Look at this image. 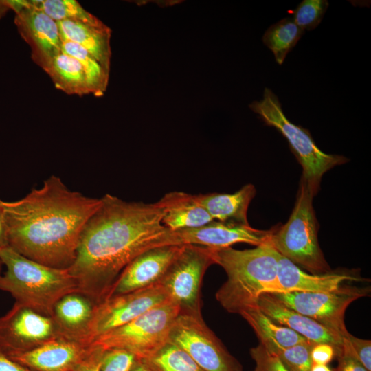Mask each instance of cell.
<instances>
[{"mask_svg":"<svg viewBox=\"0 0 371 371\" xmlns=\"http://www.w3.org/2000/svg\"><path fill=\"white\" fill-rule=\"evenodd\" d=\"M85 223L76 256L69 268L78 292L95 303L104 301L124 269L152 248L175 245L172 231L162 224L159 201H126L106 194Z\"/></svg>","mask_w":371,"mask_h":371,"instance_id":"obj_1","label":"cell"},{"mask_svg":"<svg viewBox=\"0 0 371 371\" xmlns=\"http://www.w3.org/2000/svg\"><path fill=\"white\" fill-rule=\"evenodd\" d=\"M100 203L51 175L23 198L1 201L6 245L45 265L69 269L82 230Z\"/></svg>","mask_w":371,"mask_h":371,"instance_id":"obj_2","label":"cell"},{"mask_svg":"<svg viewBox=\"0 0 371 371\" xmlns=\"http://www.w3.org/2000/svg\"><path fill=\"white\" fill-rule=\"evenodd\" d=\"M214 264L225 270L227 278L216 293V299L227 312L258 306L264 293L280 292L278 280V252L270 238L253 249L212 248Z\"/></svg>","mask_w":371,"mask_h":371,"instance_id":"obj_3","label":"cell"},{"mask_svg":"<svg viewBox=\"0 0 371 371\" xmlns=\"http://www.w3.org/2000/svg\"><path fill=\"white\" fill-rule=\"evenodd\" d=\"M0 260L5 267L0 290L9 293L15 302L49 317L64 295L78 291L69 269H58L29 259L8 245L0 246Z\"/></svg>","mask_w":371,"mask_h":371,"instance_id":"obj_4","label":"cell"},{"mask_svg":"<svg viewBox=\"0 0 371 371\" xmlns=\"http://www.w3.org/2000/svg\"><path fill=\"white\" fill-rule=\"evenodd\" d=\"M314 195L301 179L292 212L284 225H276L270 240L276 251L311 273L331 271L319 247Z\"/></svg>","mask_w":371,"mask_h":371,"instance_id":"obj_5","label":"cell"},{"mask_svg":"<svg viewBox=\"0 0 371 371\" xmlns=\"http://www.w3.org/2000/svg\"><path fill=\"white\" fill-rule=\"evenodd\" d=\"M249 108L264 123L277 129L288 141L292 153L302 168V177L314 195L318 193L323 175L349 159L339 155L327 154L316 145L309 131L291 122L285 116L276 95L265 88L262 99L254 101Z\"/></svg>","mask_w":371,"mask_h":371,"instance_id":"obj_6","label":"cell"},{"mask_svg":"<svg viewBox=\"0 0 371 371\" xmlns=\"http://www.w3.org/2000/svg\"><path fill=\"white\" fill-rule=\"evenodd\" d=\"M180 312L177 304L167 300L128 323L98 337L91 344L104 350L124 349L140 360L146 359L168 342L171 326Z\"/></svg>","mask_w":371,"mask_h":371,"instance_id":"obj_7","label":"cell"},{"mask_svg":"<svg viewBox=\"0 0 371 371\" xmlns=\"http://www.w3.org/2000/svg\"><path fill=\"white\" fill-rule=\"evenodd\" d=\"M212 264V248L182 245L159 282L181 313L201 314V286L206 270Z\"/></svg>","mask_w":371,"mask_h":371,"instance_id":"obj_8","label":"cell"},{"mask_svg":"<svg viewBox=\"0 0 371 371\" xmlns=\"http://www.w3.org/2000/svg\"><path fill=\"white\" fill-rule=\"evenodd\" d=\"M168 341L186 351L204 371H243L240 363L206 325L201 314L180 312Z\"/></svg>","mask_w":371,"mask_h":371,"instance_id":"obj_9","label":"cell"},{"mask_svg":"<svg viewBox=\"0 0 371 371\" xmlns=\"http://www.w3.org/2000/svg\"><path fill=\"white\" fill-rule=\"evenodd\" d=\"M370 289L343 285L330 292L285 291L271 293L285 306L307 316L341 337L348 333L344 323L348 306L366 296Z\"/></svg>","mask_w":371,"mask_h":371,"instance_id":"obj_10","label":"cell"},{"mask_svg":"<svg viewBox=\"0 0 371 371\" xmlns=\"http://www.w3.org/2000/svg\"><path fill=\"white\" fill-rule=\"evenodd\" d=\"M58 338L62 337L52 317L18 303L0 317V351L9 357Z\"/></svg>","mask_w":371,"mask_h":371,"instance_id":"obj_11","label":"cell"},{"mask_svg":"<svg viewBox=\"0 0 371 371\" xmlns=\"http://www.w3.org/2000/svg\"><path fill=\"white\" fill-rule=\"evenodd\" d=\"M168 300L159 284L113 296L95 306L84 340L91 344L98 337L120 327Z\"/></svg>","mask_w":371,"mask_h":371,"instance_id":"obj_12","label":"cell"},{"mask_svg":"<svg viewBox=\"0 0 371 371\" xmlns=\"http://www.w3.org/2000/svg\"><path fill=\"white\" fill-rule=\"evenodd\" d=\"M15 12L14 23L31 49L34 62L44 71L61 51L62 38L56 21L32 5L30 0H6Z\"/></svg>","mask_w":371,"mask_h":371,"instance_id":"obj_13","label":"cell"},{"mask_svg":"<svg viewBox=\"0 0 371 371\" xmlns=\"http://www.w3.org/2000/svg\"><path fill=\"white\" fill-rule=\"evenodd\" d=\"M275 227L263 230L254 228L249 225L214 220L198 227L172 231V234L175 245H194L210 248H225L244 243L256 247L271 238Z\"/></svg>","mask_w":371,"mask_h":371,"instance_id":"obj_14","label":"cell"},{"mask_svg":"<svg viewBox=\"0 0 371 371\" xmlns=\"http://www.w3.org/2000/svg\"><path fill=\"white\" fill-rule=\"evenodd\" d=\"M181 247L182 245L157 247L137 256L120 274L106 300L159 284L179 253Z\"/></svg>","mask_w":371,"mask_h":371,"instance_id":"obj_15","label":"cell"},{"mask_svg":"<svg viewBox=\"0 0 371 371\" xmlns=\"http://www.w3.org/2000/svg\"><path fill=\"white\" fill-rule=\"evenodd\" d=\"M258 307L272 321L291 329L312 344H330L336 348L337 355L341 351L343 341L340 335L289 308L272 294H262Z\"/></svg>","mask_w":371,"mask_h":371,"instance_id":"obj_16","label":"cell"},{"mask_svg":"<svg viewBox=\"0 0 371 371\" xmlns=\"http://www.w3.org/2000/svg\"><path fill=\"white\" fill-rule=\"evenodd\" d=\"M89 348L90 345L58 338L10 358L35 371H74Z\"/></svg>","mask_w":371,"mask_h":371,"instance_id":"obj_17","label":"cell"},{"mask_svg":"<svg viewBox=\"0 0 371 371\" xmlns=\"http://www.w3.org/2000/svg\"><path fill=\"white\" fill-rule=\"evenodd\" d=\"M278 280L280 292H330L340 289L346 282L362 281L356 273L346 269L324 273H308L278 254Z\"/></svg>","mask_w":371,"mask_h":371,"instance_id":"obj_18","label":"cell"},{"mask_svg":"<svg viewBox=\"0 0 371 371\" xmlns=\"http://www.w3.org/2000/svg\"><path fill=\"white\" fill-rule=\"evenodd\" d=\"M96 304L90 297L78 291L61 297L56 303L52 317L61 337L85 344Z\"/></svg>","mask_w":371,"mask_h":371,"instance_id":"obj_19","label":"cell"},{"mask_svg":"<svg viewBox=\"0 0 371 371\" xmlns=\"http://www.w3.org/2000/svg\"><path fill=\"white\" fill-rule=\"evenodd\" d=\"M159 201L164 209L162 224L171 231L195 228L214 221L197 194L174 191Z\"/></svg>","mask_w":371,"mask_h":371,"instance_id":"obj_20","label":"cell"},{"mask_svg":"<svg viewBox=\"0 0 371 371\" xmlns=\"http://www.w3.org/2000/svg\"><path fill=\"white\" fill-rule=\"evenodd\" d=\"M252 184H246L232 194H199L198 198L212 218L223 223L249 225V205L256 195Z\"/></svg>","mask_w":371,"mask_h":371,"instance_id":"obj_21","label":"cell"},{"mask_svg":"<svg viewBox=\"0 0 371 371\" xmlns=\"http://www.w3.org/2000/svg\"><path fill=\"white\" fill-rule=\"evenodd\" d=\"M57 23L62 40L81 46L109 72L111 30L107 25L95 27L71 21H61Z\"/></svg>","mask_w":371,"mask_h":371,"instance_id":"obj_22","label":"cell"},{"mask_svg":"<svg viewBox=\"0 0 371 371\" xmlns=\"http://www.w3.org/2000/svg\"><path fill=\"white\" fill-rule=\"evenodd\" d=\"M240 315L251 326L260 343L269 352L288 348L308 341L291 329L272 321L258 306L240 312Z\"/></svg>","mask_w":371,"mask_h":371,"instance_id":"obj_23","label":"cell"},{"mask_svg":"<svg viewBox=\"0 0 371 371\" xmlns=\"http://www.w3.org/2000/svg\"><path fill=\"white\" fill-rule=\"evenodd\" d=\"M45 71L55 87L69 95L92 94L85 69L74 58L61 52L52 60Z\"/></svg>","mask_w":371,"mask_h":371,"instance_id":"obj_24","label":"cell"},{"mask_svg":"<svg viewBox=\"0 0 371 371\" xmlns=\"http://www.w3.org/2000/svg\"><path fill=\"white\" fill-rule=\"evenodd\" d=\"M304 33V31L296 25L293 19L284 18L267 30L262 41L273 52L276 62L282 65Z\"/></svg>","mask_w":371,"mask_h":371,"instance_id":"obj_25","label":"cell"},{"mask_svg":"<svg viewBox=\"0 0 371 371\" xmlns=\"http://www.w3.org/2000/svg\"><path fill=\"white\" fill-rule=\"evenodd\" d=\"M30 2L56 22L71 21L95 27L105 25L76 0H30Z\"/></svg>","mask_w":371,"mask_h":371,"instance_id":"obj_26","label":"cell"},{"mask_svg":"<svg viewBox=\"0 0 371 371\" xmlns=\"http://www.w3.org/2000/svg\"><path fill=\"white\" fill-rule=\"evenodd\" d=\"M61 51L76 58L85 71L87 80L95 96H102L106 90L109 72L79 45L69 41L62 40Z\"/></svg>","mask_w":371,"mask_h":371,"instance_id":"obj_27","label":"cell"},{"mask_svg":"<svg viewBox=\"0 0 371 371\" xmlns=\"http://www.w3.org/2000/svg\"><path fill=\"white\" fill-rule=\"evenodd\" d=\"M144 361L152 371H204L186 351L169 341Z\"/></svg>","mask_w":371,"mask_h":371,"instance_id":"obj_28","label":"cell"},{"mask_svg":"<svg viewBox=\"0 0 371 371\" xmlns=\"http://www.w3.org/2000/svg\"><path fill=\"white\" fill-rule=\"evenodd\" d=\"M328 5L326 0H304L293 11V20L304 31H311L319 25Z\"/></svg>","mask_w":371,"mask_h":371,"instance_id":"obj_29","label":"cell"},{"mask_svg":"<svg viewBox=\"0 0 371 371\" xmlns=\"http://www.w3.org/2000/svg\"><path fill=\"white\" fill-rule=\"evenodd\" d=\"M311 342L306 341L294 346L279 349L274 353L290 371H311Z\"/></svg>","mask_w":371,"mask_h":371,"instance_id":"obj_30","label":"cell"},{"mask_svg":"<svg viewBox=\"0 0 371 371\" xmlns=\"http://www.w3.org/2000/svg\"><path fill=\"white\" fill-rule=\"evenodd\" d=\"M139 360L134 354L124 349L105 350L100 371H131Z\"/></svg>","mask_w":371,"mask_h":371,"instance_id":"obj_31","label":"cell"},{"mask_svg":"<svg viewBox=\"0 0 371 371\" xmlns=\"http://www.w3.org/2000/svg\"><path fill=\"white\" fill-rule=\"evenodd\" d=\"M342 341L341 351L337 355H350L359 361L368 371H371V341L359 339L348 333L342 337Z\"/></svg>","mask_w":371,"mask_h":371,"instance_id":"obj_32","label":"cell"},{"mask_svg":"<svg viewBox=\"0 0 371 371\" xmlns=\"http://www.w3.org/2000/svg\"><path fill=\"white\" fill-rule=\"evenodd\" d=\"M250 355L256 363L251 371H290L276 355L260 344L250 349Z\"/></svg>","mask_w":371,"mask_h":371,"instance_id":"obj_33","label":"cell"},{"mask_svg":"<svg viewBox=\"0 0 371 371\" xmlns=\"http://www.w3.org/2000/svg\"><path fill=\"white\" fill-rule=\"evenodd\" d=\"M90 348L86 357L77 365L74 371H100L101 361L105 350L89 344Z\"/></svg>","mask_w":371,"mask_h":371,"instance_id":"obj_34","label":"cell"},{"mask_svg":"<svg viewBox=\"0 0 371 371\" xmlns=\"http://www.w3.org/2000/svg\"><path fill=\"white\" fill-rule=\"evenodd\" d=\"M336 355V348L330 344L319 343L312 345L311 359L313 363L328 365Z\"/></svg>","mask_w":371,"mask_h":371,"instance_id":"obj_35","label":"cell"},{"mask_svg":"<svg viewBox=\"0 0 371 371\" xmlns=\"http://www.w3.org/2000/svg\"><path fill=\"white\" fill-rule=\"evenodd\" d=\"M337 357L338 366L334 371H368L359 361L350 355L340 354Z\"/></svg>","mask_w":371,"mask_h":371,"instance_id":"obj_36","label":"cell"},{"mask_svg":"<svg viewBox=\"0 0 371 371\" xmlns=\"http://www.w3.org/2000/svg\"><path fill=\"white\" fill-rule=\"evenodd\" d=\"M0 371H35L12 359L0 351Z\"/></svg>","mask_w":371,"mask_h":371,"instance_id":"obj_37","label":"cell"},{"mask_svg":"<svg viewBox=\"0 0 371 371\" xmlns=\"http://www.w3.org/2000/svg\"><path fill=\"white\" fill-rule=\"evenodd\" d=\"M1 201L2 200L0 199V245L5 246L6 245L5 231L3 222V214L1 205Z\"/></svg>","mask_w":371,"mask_h":371,"instance_id":"obj_38","label":"cell"},{"mask_svg":"<svg viewBox=\"0 0 371 371\" xmlns=\"http://www.w3.org/2000/svg\"><path fill=\"white\" fill-rule=\"evenodd\" d=\"M131 371H152L144 360H139Z\"/></svg>","mask_w":371,"mask_h":371,"instance_id":"obj_39","label":"cell"},{"mask_svg":"<svg viewBox=\"0 0 371 371\" xmlns=\"http://www.w3.org/2000/svg\"><path fill=\"white\" fill-rule=\"evenodd\" d=\"M311 371H334L326 364L312 363Z\"/></svg>","mask_w":371,"mask_h":371,"instance_id":"obj_40","label":"cell"},{"mask_svg":"<svg viewBox=\"0 0 371 371\" xmlns=\"http://www.w3.org/2000/svg\"><path fill=\"white\" fill-rule=\"evenodd\" d=\"M10 10L6 0H0V19Z\"/></svg>","mask_w":371,"mask_h":371,"instance_id":"obj_41","label":"cell"},{"mask_svg":"<svg viewBox=\"0 0 371 371\" xmlns=\"http://www.w3.org/2000/svg\"><path fill=\"white\" fill-rule=\"evenodd\" d=\"M2 267H3V264H2L1 261L0 260V278H1V274H2V273H1V271H2Z\"/></svg>","mask_w":371,"mask_h":371,"instance_id":"obj_42","label":"cell"},{"mask_svg":"<svg viewBox=\"0 0 371 371\" xmlns=\"http://www.w3.org/2000/svg\"><path fill=\"white\" fill-rule=\"evenodd\" d=\"M1 246V245H0Z\"/></svg>","mask_w":371,"mask_h":371,"instance_id":"obj_43","label":"cell"}]
</instances>
